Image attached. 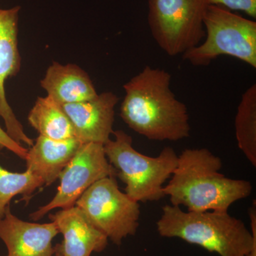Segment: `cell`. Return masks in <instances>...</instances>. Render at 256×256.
<instances>
[{"instance_id": "obj_17", "label": "cell", "mask_w": 256, "mask_h": 256, "mask_svg": "<svg viewBox=\"0 0 256 256\" xmlns=\"http://www.w3.org/2000/svg\"><path fill=\"white\" fill-rule=\"evenodd\" d=\"M43 185V180L28 170L22 173L12 172L0 164V220L4 218L13 197L21 194L24 200L30 201L32 194Z\"/></svg>"}, {"instance_id": "obj_6", "label": "cell", "mask_w": 256, "mask_h": 256, "mask_svg": "<svg viewBox=\"0 0 256 256\" xmlns=\"http://www.w3.org/2000/svg\"><path fill=\"white\" fill-rule=\"evenodd\" d=\"M207 6L206 0H148V24L160 48L174 57L200 45Z\"/></svg>"}, {"instance_id": "obj_9", "label": "cell", "mask_w": 256, "mask_h": 256, "mask_svg": "<svg viewBox=\"0 0 256 256\" xmlns=\"http://www.w3.org/2000/svg\"><path fill=\"white\" fill-rule=\"evenodd\" d=\"M20 6L0 9V117L4 120L6 132L16 142L32 146L33 140L28 137L22 124L15 116L5 94V82L14 76L21 68L18 50V25Z\"/></svg>"}, {"instance_id": "obj_20", "label": "cell", "mask_w": 256, "mask_h": 256, "mask_svg": "<svg viewBox=\"0 0 256 256\" xmlns=\"http://www.w3.org/2000/svg\"><path fill=\"white\" fill-rule=\"evenodd\" d=\"M55 256H62V254H60V252L56 250V249Z\"/></svg>"}, {"instance_id": "obj_16", "label": "cell", "mask_w": 256, "mask_h": 256, "mask_svg": "<svg viewBox=\"0 0 256 256\" xmlns=\"http://www.w3.org/2000/svg\"><path fill=\"white\" fill-rule=\"evenodd\" d=\"M236 137L239 149L256 166V85L242 94L235 118Z\"/></svg>"}, {"instance_id": "obj_2", "label": "cell", "mask_w": 256, "mask_h": 256, "mask_svg": "<svg viewBox=\"0 0 256 256\" xmlns=\"http://www.w3.org/2000/svg\"><path fill=\"white\" fill-rule=\"evenodd\" d=\"M222 162L206 148L186 149L178 156L169 183L163 188L173 206L188 212L225 210L252 194L250 182L220 173Z\"/></svg>"}, {"instance_id": "obj_8", "label": "cell", "mask_w": 256, "mask_h": 256, "mask_svg": "<svg viewBox=\"0 0 256 256\" xmlns=\"http://www.w3.org/2000/svg\"><path fill=\"white\" fill-rule=\"evenodd\" d=\"M116 176V170L108 160L104 146L84 143L60 173V185L52 201L30 214L34 220H42L55 208H68L96 182L107 176Z\"/></svg>"}, {"instance_id": "obj_12", "label": "cell", "mask_w": 256, "mask_h": 256, "mask_svg": "<svg viewBox=\"0 0 256 256\" xmlns=\"http://www.w3.org/2000/svg\"><path fill=\"white\" fill-rule=\"evenodd\" d=\"M50 218L63 235L62 244L55 246L62 256H90L104 252L108 244V238L76 205L50 214Z\"/></svg>"}, {"instance_id": "obj_5", "label": "cell", "mask_w": 256, "mask_h": 256, "mask_svg": "<svg viewBox=\"0 0 256 256\" xmlns=\"http://www.w3.org/2000/svg\"><path fill=\"white\" fill-rule=\"evenodd\" d=\"M206 36L182 55L196 66H206L220 56L238 58L256 68V22L222 6L208 4L204 14Z\"/></svg>"}, {"instance_id": "obj_7", "label": "cell", "mask_w": 256, "mask_h": 256, "mask_svg": "<svg viewBox=\"0 0 256 256\" xmlns=\"http://www.w3.org/2000/svg\"><path fill=\"white\" fill-rule=\"evenodd\" d=\"M110 176L92 185L76 202L88 218L104 235L117 246L124 238L136 235L140 216L139 202L120 190Z\"/></svg>"}, {"instance_id": "obj_15", "label": "cell", "mask_w": 256, "mask_h": 256, "mask_svg": "<svg viewBox=\"0 0 256 256\" xmlns=\"http://www.w3.org/2000/svg\"><path fill=\"white\" fill-rule=\"evenodd\" d=\"M28 121L40 136L55 140L75 138L73 126L63 108L48 96L36 99Z\"/></svg>"}, {"instance_id": "obj_10", "label": "cell", "mask_w": 256, "mask_h": 256, "mask_svg": "<svg viewBox=\"0 0 256 256\" xmlns=\"http://www.w3.org/2000/svg\"><path fill=\"white\" fill-rule=\"evenodd\" d=\"M118 101L114 92H106L90 100L62 106L72 122L76 138L82 144L104 146L114 133V108Z\"/></svg>"}, {"instance_id": "obj_14", "label": "cell", "mask_w": 256, "mask_h": 256, "mask_svg": "<svg viewBox=\"0 0 256 256\" xmlns=\"http://www.w3.org/2000/svg\"><path fill=\"white\" fill-rule=\"evenodd\" d=\"M40 84L46 96L60 106L90 100L98 95L88 74L73 64L54 62Z\"/></svg>"}, {"instance_id": "obj_18", "label": "cell", "mask_w": 256, "mask_h": 256, "mask_svg": "<svg viewBox=\"0 0 256 256\" xmlns=\"http://www.w3.org/2000/svg\"><path fill=\"white\" fill-rule=\"evenodd\" d=\"M208 4L222 6L228 10L240 11L256 18V0H206Z\"/></svg>"}, {"instance_id": "obj_3", "label": "cell", "mask_w": 256, "mask_h": 256, "mask_svg": "<svg viewBox=\"0 0 256 256\" xmlns=\"http://www.w3.org/2000/svg\"><path fill=\"white\" fill-rule=\"evenodd\" d=\"M252 232L225 210L184 212L165 205L156 230L165 238H178L220 256H246L256 244V206L248 212Z\"/></svg>"}, {"instance_id": "obj_13", "label": "cell", "mask_w": 256, "mask_h": 256, "mask_svg": "<svg viewBox=\"0 0 256 256\" xmlns=\"http://www.w3.org/2000/svg\"><path fill=\"white\" fill-rule=\"evenodd\" d=\"M82 143L77 138L55 140L40 136L28 152L26 170L36 174L44 185L54 183Z\"/></svg>"}, {"instance_id": "obj_19", "label": "cell", "mask_w": 256, "mask_h": 256, "mask_svg": "<svg viewBox=\"0 0 256 256\" xmlns=\"http://www.w3.org/2000/svg\"><path fill=\"white\" fill-rule=\"evenodd\" d=\"M3 148L12 152L18 158L24 160L28 154V150L24 148L22 144L14 140L6 131L0 127V149H3Z\"/></svg>"}, {"instance_id": "obj_1", "label": "cell", "mask_w": 256, "mask_h": 256, "mask_svg": "<svg viewBox=\"0 0 256 256\" xmlns=\"http://www.w3.org/2000/svg\"><path fill=\"white\" fill-rule=\"evenodd\" d=\"M171 80L169 72L146 66L124 86L121 118L151 140L176 142L190 136L188 107L172 90Z\"/></svg>"}, {"instance_id": "obj_4", "label": "cell", "mask_w": 256, "mask_h": 256, "mask_svg": "<svg viewBox=\"0 0 256 256\" xmlns=\"http://www.w3.org/2000/svg\"><path fill=\"white\" fill-rule=\"evenodd\" d=\"M114 139L104 144L106 158L126 184V194L138 202L160 201L164 198L163 185L171 178L178 156L165 146L156 158L142 154L132 146V138L124 131H114Z\"/></svg>"}, {"instance_id": "obj_11", "label": "cell", "mask_w": 256, "mask_h": 256, "mask_svg": "<svg viewBox=\"0 0 256 256\" xmlns=\"http://www.w3.org/2000/svg\"><path fill=\"white\" fill-rule=\"evenodd\" d=\"M58 234L54 222H24L12 213L10 205L0 220V239L8 248L5 256H54L52 242Z\"/></svg>"}]
</instances>
